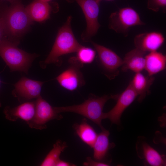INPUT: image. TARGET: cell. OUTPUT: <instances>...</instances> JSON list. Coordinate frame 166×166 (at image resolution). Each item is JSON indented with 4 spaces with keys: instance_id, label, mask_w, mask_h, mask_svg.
Returning a JSON list of instances; mask_svg holds the SVG:
<instances>
[{
    "instance_id": "cell-25",
    "label": "cell",
    "mask_w": 166,
    "mask_h": 166,
    "mask_svg": "<svg viewBox=\"0 0 166 166\" xmlns=\"http://www.w3.org/2000/svg\"><path fill=\"white\" fill-rule=\"evenodd\" d=\"M76 165L70 162L61 160L57 162L56 166H74Z\"/></svg>"
},
{
    "instance_id": "cell-13",
    "label": "cell",
    "mask_w": 166,
    "mask_h": 166,
    "mask_svg": "<svg viewBox=\"0 0 166 166\" xmlns=\"http://www.w3.org/2000/svg\"><path fill=\"white\" fill-rule=\"evenodd\" d=\"M35 108V101L27 102L14 107L7 106L4 110V113L6 118L10 121L20 119L27 123L33 117Z\"/></svg>"
},
{
    "instance_id": "cell-17",
    "label": "cell",
    "mask_w": 166,
    "mask_h": 166,
    "mask_svg": "<svg viewBox=\"0 0 166 166\" xmlns=\"http://www.w3.org/2000/svg\"><path fill=\"white\" fill-rule=\"evenodd\" d=\"M110 133L105 128L98 135L92 148L93 150V157L94 160L102 162L109 150L114 145L110 143L109 140Z\"/></svg>"
},
{
    "instance_id": "cell-5",
    "label": "cell",
    "mask_w": 166,
    "mask_h": 166,
    "mask_svg": "<svg viewBox=\"0 0 166 166\" xmlns=\"http://www.w3.org/2000/svg\"><path fill=\"white\" fill-rule=\"evenodd\" d=\"M69 2L75 1L80 6L85 15L86 27L81 36L85 42L91 41V38L97 33L100 25L98 22L99 0H66Z\"/></svg>"
},
{
    "instance_id": "cell-14",
    "label": "cell",
    "mask_w": 166,
    "mask_h": 166,
    "mask_svg": "<svg viewBox=\"0 0 166 166\" xmlns=\"http://www.w3.org/2000/svg\"><path fill=\"white\" fill-rule=\"evenodd\" d=\"M137 146L138 155L148 164L152 166L165 165L164 156L160 154L146 141L140 140Z\"/></svg>"
},
{
    "instance_id": "cell-16",
    "label": "cell",
    "mask_w": 166,
    "mask_h": 166,
    "mask_svg": "<svg viewBox=\"0 0 166 166\" xmlns=\"http://www.w3.org/2000/svg\"><path fill=\"white\" fill-rule=\"evenodd\" d=\"M26 10L32 21L41 22L50 18L52 8L49 2L35 0L26 8Z\"/></svg>"
},
{
    "instance_id": "cell-6",
    "label": "cell",
    "mask_w": 166,
    "mask_h": 166,
    "mask_svg": "<svg viewBox=\"0 0 166 166\" xmlns=\"http://www.w3.org/2000/svg\"><path fill=\"white\" fill-rule=\"evenodd\" d=\"M109 21V28L119 33L125 34L132 26L145 24L137 12L130 7L121 8L112 13Z\"/></svg>"
},
{
    "instance_id": "cell-1",
    "label": "cell",
    "mask_w": 166,
    "mask_h": 166,
    "mask_svg": "<svg viewBox=\"0 0 166 166\" xmlns=\"http://www.w3.org/2000/svg\"><path fill=\"white\" fill-rule=\"evenodd\" d=\"M12 3L1 17L5 34L12 38L11 41L18 44V38L28 30L33 21L20 2Z\"/></svg>"
},
{
    "instance_id": "cell-7",
    "label": "cell",
    "mask_w": 166,
    "mask_h": 166,
    "mask_svg": "<svg viewBox=\"0 0 166 166\" xmlns=\"http://www.w3.org/2000/svg\"><path fill=\"white\" fill-rule=\"evenodd\" d=\"M69 66L55 78L60 85L70 91H73L85 85V81L80 69L83 66L76 57L69 60Z\"/></svg>"
},
{
    "instance_id": "cell-18",
    "label": "cell",
    "mask_w": 166,
    "mask_h": 166,
    "mask_svg": "<svg viewBox=\"0 0 166 166\" xmlns=\"http://www.w3.org/2000/svg\"><path fill=\"white\" fill-rule=\"evenodd\" d=\"M144 69L149 76H152L164 70L166 67V56L156 51L150 52L145 57Z\"/></svg>"
},
{
    "instance_id": "cell-8",
    "label": "cell",
    "mask_w": 166,
    "mask_h": 166,
    "mask_svg": "<svg viewBox=\"0 0 166 166\" xmlns=\"http://www.w3.org/2000/svg\"><path fill=\"white\" fill-rule=\"evenodd\" d=\"M35 113L33 117L27 123L31 128L42 130L46 128V123L50 121L60 120L62 117L56 107H52L41 96L35 101Z\"/></svg>"
},
{
    "instance_id": "cell-24",
    "label": "cell",
    "mask_w": 166,
    "mask_h": 166,
    "mask_svg": "<svg viewBox=\"0 0 166 166\" xmlns=\"http://www.w3.org/2000/svg\"><path fill=\"white\" fill-rule=\"evenodd\" d=\"M83 165L85 166H108L109 164L103 162L93 160L91 157H88L86 161L83 164Z\"/></svg>"
},
{
    "instance_id": "cell-28",
    "label": "cell",
    "mask_w": 166,
    "mask_h": 166,
    "mask_svg": "<svg viewBox=\"0 0 166 166\" xmlns=\"http://www.w3.org/2000/svg\"><path fill=\"white\" fill-rule=\"evenodd\" d=\"M41 0L44 1V2H49L51 0Z\"/></svg>"
},
{
    "instance_id": "cell-11",
    "label": "cell",
    "mask_w": 166,
    "mask_h": 166,
    "mask_svg": "<svg viewBox=\"0 0 166 166\" xmlns=\"http://www.w3.org/2000/svg\"><path fill=\"white\" fill-rule=\"evenodd\" d=\"M44 83L23 77L14 84L13 95L19 100H28L37 98L41 96L42 87Z\"/></svg>"
},
{
    "instance_id": "cell-19",
    "label": "cell",
    "mask_w": 166,
    "mask_h": 166,
    "mask_svg": "<svg viewBox=\"0 0 166 166\" xmlns=\"http://www.w3.org/2000/svg\"><path fill=\"white\" fill-rule=\"evenodd\" d=\"M154 79L152 76H146L140 72L136 73L130 84L137 94L139 102L142 101L148 94Z\"/></svg>"
},
{
    "instance_id": "cell-9",
    "label": "cell",
    "mask_w": 166,
    "mask_h": 166,
    "mask_svg": "<svg viewBox=\"0 0 166 166\" xmlns=\"http://www.w3.org/2000/svg\"><path fill=\"white\" fill-rule=\"evenodd\" d=\"M97 52L98 60L104 74L111 80L117 76L123 60L115 53L104 46L90 41Z\"/></svg>"
},
{
    "instance_id": "cell-12",
    "label": "cell",
    "mask_w": 166,
    "mask_h": 166,
    "mask_svg": "<svg viewBox=\"0 0 166 166\" xmlns=\"http://www.w3.org/2000/svg\"><path fill=\"white\" fill-rule=\"evenodd\" d=\"M164 41L161 33L153 32L137 35L134 38V43L136 48L147 53L156 51Z\"/></svg>"
},
{
    "instance_id": "cell-29",
    "label": "cell",
    "mask_w": 166,
    "mask_h": 166,
    "mask_svg": "<svg viewBox=\"0 0 166 166\" xmlns=\"http://www.w3.org/2000/svg\"><path fill=\"white\" fill-rule=\"evenodd\" d=\"M99 0L101 1L102 0ZM105 0L108 1H112L114 0Z\"/></svg>"
},
{
    "instance_id": "cell-20",
    "label": "cell",
    "mask_w": 166,
    "mask_h": 166,
    "mask_svg": "<svg viewBox=\"0 0 166 166\" xmlns=\"http://www.w3.org/2000/svg\"><path fill=\"white\" fill-rule=\"evenodd\" d=\"M77 135L85 143L92 148L97 134L93 128L84 119L81 123L73 125Z\"/></svg>"
},
{
    "instance_id": "cell-22",
    "label": "cell",
    "mask_w": 166,
    "mask_h": 166,
    "mask_svg": "<svg viewBox=\"0 0 166 166\" xmlns=\"http://www.w3.org/2000/svg\"><path fill=\"white\" fill-rule=\"evenodd\" d=\"M76 57L82 64L91 63L94 60L96 51L90 48L82 46L77 51Z\"/></svg>"
},
{
    "instance_id": "cell-3",
    "label": "cell",
    "mask_w": 166,
    "mask_h": 166,
    "mask_svg": "<svg viewBox=\"0 0 166 166\" xmlns=\"http://www.w3.org/2000/svg\"><path fill=\"white\" fill-rule=\"evenodd\" d=\"M117 96V95H105L100 97L90 93L88 99L80 104L56 108L59 113L70 112L81 115L97 124L103 130L105 129L101 124L104 106L108 100L116 99Z\"/></svg>"
},
{
    "instance_id": "cell-21",
    "label": "cell",
    "mask_w": 166,
    "mask_h": 166,
    "mask_svg": "<svg viewBox=\"0 0 166 166\" xmlns=\"http://www.w3.org/2000/svg\"><path fill=\"white\" fill-rule=\"evenodd\" d=\"M67 147L66 143L58 140L53 144V148L45 156L40 164L41 166H56L60 159L61 153Z\"/></svg>"
},
{
    "instance_id": "cell-23",
    "label": "cell",
    "mask_w": 166,
    "mask_h": 166,
    "mask_svg": "<svg viewBox=\"0 0 166 166\" xmlns=\"http://www.w3.org/2000/svg\"><path fill=\"white\" fill-rule=\"evenodd\" d=\"M166 0H148L147 7L155 12H157L160 8L165 7Z\"/></svg>"
},
{
    "instance_id": "cell-4",
    "label": "cell",
    "mask_w": 166,
    "mask_h": 166,
    "mask_svg": "<svg viewBox=\"0 0 166 166\" xmlns=\"http://www.w3.org/2000/svg\"><path fill=\"white\" fill-rule=\"evenodd\" d=\"M18 44L4 38L0 42V56L11 72L27 73L33 61L38 57L20 49Z\"/></svg>"
},
{
    "instance_id": "cell-10",
    "label": "cell",
    "mask_w": 166,
    "mask_h": 166,
    "mask_svg": "<svg viewBox=\"0 0 166 166\" xmlns=\"http://www.w3.org/2000/svg\"><path fill=\"white\" fill-rule=\"evenodd\" d=\"M137 96V94L129 84L125 90L118 95L114 106L108 112L104 113L103 119H108L112 123L119 124L122 113Z\"/></svg>"
},
{
    "instance_id": "cell-15",
    "label": "cell",
    "mask_w": 166,
    "mask_h": 166,
    "mask_svg": "<svg viewBox=\"0 0 166 166\" xmlns=\"http://www.w3.org/2000/svg\"><path fill=\"white\" fill-rule=\"evenodd\" d=\"M146 53L136 48L128 52L123 60L122 71L129 70L135 73L140 72L145 68Z\"/></svg>"
},
{
    "instance_id": "cell-26",
    "label": "cell",
    "mask_w": 166,
    "mask_h": 166,
    "mask_svg": "<svg viewBox=\"0 0 166 166\" xmlns=\"http://www.w3.org/2000/svg\"><path fill=\"white\" fill-rule=\"evenodd\" d=\"M5 34L3 25L0 16V42L4 38V35Z\"/></svg>"
},
{
    "instance_id": "cell-27",
    "label": "cell",
    "mask_w": 166,
    "mask_h": 166,
    "mask_svg": "<svg viewBox=\"0 0 166 166\" xmlns=\"http://www.w3.org/2000/svg\"><path fill=\"white\" fill-rule=\"evenodd\" d=\"M5 0L9 1L12 3H13L16 1H17V0Z\"/></svg>"
},
{
    "instance_id": "cell-30",
    "label": "cell",
    "mask_w": 166,
    "mask_h": 166,
    "mask_svg": "<svg viewBox=\"0 0 166 166\" xmlns=\"http://www.w3.org/2000/svg\"><path fill=\"white\" fill-rule=\"evenodd\" d=\"M0 84H1V81H0ZM1 103L0 102V107H1Z\"/></svg>"
},
{
    "instance_id": "cell-2",
    "label": "cell",
    "mask_w": 166,
    "mask_h": 166,
    "mask_svg": "<svg viewBox=\"0 0 166 166\" xmlns=\"http://www.w3.org/2000/svg\"><path fill=\"white\" fill-rule=\"evenodd\" d=\"M71 16H69L65 23L58 30L50 52L45 60L40 63L42 68H45L50 64L58 63L61 56L77 52L82 46L77 42L73 32L71 26Z\"/></svg>"
}]
</instances>
